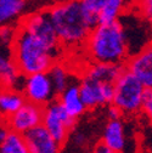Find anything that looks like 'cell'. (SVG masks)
I'll list each match as a JSON object with an SVG mask.
<instances>
[{
    "label": "cell",
    "mask_w": 152,
    "mask_h": 153,
    "mask_svg": "<svg viewBox=\"0 0 152 153\" xmlns=\"http://www.w3.org/2000/svg\"><path fill=\"white\" fill-rule=\"evenodd\" d=\"M20 90L23 94L26 101L43 107L57 97L48 72H37L23 75Z\"/></svg>",
    "instance_id": "obj_7"
},
{
    "label": "cell",
    "mask_w": 152,
    "mask_h": 153,
    "mask_svg": "<svg viewBox=\"0 0 152 153\" xmlns=\"http://www.w3.org/2000/svg\"><path fill=\"white\" fill-rule=\"evenodd\" d=\"M15 29L0 26V88L21 89L23 75L17 69L12 57V40Z\"/></svg>",
    "instance_id": "obj_5"
},
{
    "label": "cell",
    "mask_w": 152,
    "mask_h": 153,
    "mask_svg": "<svg viewBox=\"0 0 152 153\" xmlns=\"http://www.w3.org/2000/svg\"><path fill=\"white\" fill-rule=\"evenodd\" d=\"M23 136L28 153H56L62 149L42 124L26 131Z\"/></svg>",
    "instance_id": "obj_12"
},
{
    "label": "cell",
    "mask_w": 152,
    "mask_h": 153,
    "mask_svg": "<svg viewBox=\"0 0 152 153\" xmlns=\"http://www.w3.org/2000/svg\"><path fill=\"white\" fill-rule=\"evenodd\" d=\"M124 67L145 88H152V48L151 45L145 46L140 52L128 57V60L124 63Z\"/></svg>",
    "instance_id": "obj_11"
},
{
    "label": "cell",
    "mask_w": 152,
    "mask_h": 153,
    "mask_svg": "<svg viewBox=\"0 0 152 153\" xmlns=\"http://www.w3.org/2000/svg\"><path fill=\"white\" fill-rule=\"evenodd\" d=\"M84 45L92 62L124 65L129 57L127 32L119 20L98 23L90 30Z\"/></svg>",
    "instance_id": "obj_1"
},
{
    "label": "cell",
    "mask_w": 152,
    "mask_h": 153,
    "mask_svg": "<svg viewBox=\"0 0 152 153\" xmlns=\"http://www.w3.org/2000/svg\"><path fill=\"white\" fill-rule=\"evenodd\" d=\"M107 116L110 117V119H119L123 117L122 112L113 105H108V109H107Z\"/></svg>",
    "instance_id": "obj_23"
},
{
    "label": "cell",
    "mask_w": 152,
    "mask_h": 153,
    "mask_svg": "<svg viewBox=\"0 0 152 153\" xmlns=\"http://www.w3.org/2000/svg\"><path fill=\"white\" fill-rule=\"evenodd\" d=\"M56 99L59 100L61 106L65 108V111L69 116L75 119H79L86 111V108L80 99L78 82H72L60 94H57V97Z\"/></svg>",
    "instance_id": "obj_13"
},
{
    "label": "cell",
    "mask_w": 152,
    "mask_h": 153,
    "mask_svg": "<svg viewBox=\"0 0 152 153\" xmlns=\"http://www.w3.org/2000/svg\"><path fill=\"white\" fill-rule=\"evenodd\" d=\"M140 112L146 114L147 117L152 116V88H145L142 96H141V103H140Z\"/></svg>",
    "instance_id": "obj_21"
},
{
    "label": "cell",
    "mask_w": 152,
    "mask_h": 153,
    "mask_svg": "<svg viewBox=\"0 0 152 153\" xmlns=\"http://www.w3.org/2000/svg\"><path fill=\"white\" fill-rule=\"evenodd\" d=\"M26 99L21 90L0 88V119H7L23 103Z\"/></svg>",
    "instance_id": "obj_15"
},
{
    "label": "cell",
    "mask_w": 152,
    "mask_h": 153,
    "mask_svg": "<svg viewBox=\"0 0 152 153\" xmlns=\"http://www.w3.org/2000/svg\"><path fill=\"white\" fill-rule=\"evenodd\" d=\"M77 120L65 111L57 99L52 100L44 106L42 125L50 132L54 140L61 147H63L69 137L71 131L74 129Z\"/></svg>",
    "instance_id": "obj_6"
},
{
    "label": "cell",
    "mask_w": 152,
    "mask_h": 153,
    "mask_svg": "<svg viewBox=\"0 0 152 153\" xmlns=\"http://www.w3.org/2000/svg\"><path fill=\"white\" fill-rule=\"evenodd\" d=\"M124 69L122 63H108V62H94L85 72V75L90 78L105 82V83H115L118 75Z\"/></svg>",
    "instance_id": "obj_16"
},
{
    "label": "cell",
    "mask_w": 152,
    "mask_h": 153,
    "mask_svg": "<svg viewBox=\"0 0 152 153\" xmlns=\"http://www.w3.org/2000/svg\"><path fill=\"white\" fill-rule=\"evenodd\" d=\"M78 84L80 99L86 109H95L112 103L113 83L99 82L84 74Z\"/></svg>",
    "instance_id": "obj_8"
},
{
    "label": "cell",
    "mask_w": 152,
    "mask_h": 153,
    "mask_svg": "<svg viewBox=\"0 0 152 153\" xmlns=\"http://www.w3.org/2000/svg\"><path fill=\"white\" fill-rule=\"evenodd\" d=\"M108 0H80V4L86 12L88 20L94 28L99 23V13L105 7Z\"/></svg>",
    "instance_id": "obj_20"
},
{
    "label": "cell",
    "mask_w": 152,
    "mask_h": 153,
    "mask_svg": "<svg viewBox=\"0 0 152 153\" xmlns=\"http://www.w3.org/2000/svg\"><path fill=\"white\" fill-rule=\"evenodd\" d=\"M44 107L35 105L33 102L26 101L15 113L6 119L10 130L25 134L26 131L33 129L37 125H40L43 120Z\"/></svg>",
    "instance_id": "obj_10"
},
{
    "label": "cell",
    "mask_w": 152,
    "mask_h": 153,
    "mask_svg": "<svg viewBox=\"0 0 152 153\" xmlns=\"http://www.w3.org/2000/svg\"><path fill=\"white\" fill-rule=\"evenodd\" d=\"M144 89L145 86L124 67L113 83V99L111 105L116 106L123 116L136 114L140 112Z\"/></svg>",
    "instance_id": "obj_4"
},
{
    "label": "cell",
    "mask_w": 152,
    "mask_h": 153,
    "mask_svg": "<svg viewBox=\"0 0 152 153\" xmlns=\"http://www.w3.org/2000/svg\"><path fill=\"white\" fill-rule=\"evenodd\" d=\"M20 25L23 28H26L31 34H33L35 38H38L40 42H43L46 46H49L51 50L61 53L62 45L54 29L48 11L32 13L25 17Z\"/></svg>",
    "instance_id": "obj_9"
},
{
    "label": "cell",
    "mask_w": 152,
    "mask_h": 153,
    "mask_svg": "<svg viewBox=\"0 0 152 153\" xmlns=\"http://www.w3.org/2000/svg\"><path fill=\"white\" fill-rule=\"evenodd\" d=\"M101 141L111 149L112 153L125 151L127 139L124 125L119 119H110L104 129Z\"/></svg>",
    "instance_id": "obj_14"
},
{
    "label": "cell",
    "mask_w": 152,
    "mask_h": 153,
    "mask_svg": "<svg viewBox=\"0 0 152 153\" xmlns=\"http://www.w3.org/2000/svg\"><path fill=\"white\" fill-rule=\"evenodd\" d=\"M48 74L51 79V83L54 85L56 94H60L66 86H68L72 83L68 68L57 61L51 65V67L48 71Z\"/></svg>",
    "instance_id": "obj_17"
},
{
    "label": "cell",
    "mask_w": 152,
    "mask_h": 153,
    "mask_svg": "<svg viewBox=\"0 0 152 153\" xmlns=\"http://www.w3.org/2000/svg\"><path fill=\"white\" fill-rule=\"evenodd\" d=\"M0 153H28L23 134L10 130L0 145Z\"/></svg>",
    "instance_id": "obj_18"
},
{
    "label": "cell",
    "mask_w": 152,
    "mask_h": 153,
    "mask_svg": "<svg viewBox=\"0 0 152 153\" xmlns=\"http://www.w3.org/2000/svg\"><path fill=\"white\" fill-rule=\"evenodd\" d=\"M48 12L62 46L84 44L92 27L80 0H66L52 6Z\"/></svg>",
    "instance_id": "obj_3"
},
{
    "label": "cell",
    "mask_w": 152,
    "mask_h": 153,
    "mask_svg": "<svg viewBox=\"0 0 152 153\" xmlns=\"http://www.w3.org/2000/svg\"><path fill=\"white\" fill-rule=\"evenodd\" d=\"M135 6L139 9V12L144 18L147 21H151L152 18V0H139L135 4Z\"/></svg>",
    "instance_id": "obj_22"
},
{
    "label": "cell",
    "mask_w": 152,
    "mask_h": 153,
    "mask_svg": "<svg viewBox=\"0 0 152 153\" xmlns=\"http://www.w3.org/2000/svg\"><path fill=\"white\" fill-rule=\"evenodd\" d=\"M11 48L13 61L22 75L48 72L60 57L59 52L51 50L21 25L15 29Z\"/></svg>",
    "instance_id": "obj_2"
},
{
    "label": "cell",
    "mask_w": 152,
    "mask_h": 153,
    "mask_svg": "<svg viewBox=\"0 0 152 153\" xmlns=\"http://www.w3.org/2000/svg\"><path fill=\"white\" fill-rule=\"evenodd\" d=\"M25 0H0V26L13 20L25 9Z\"/></svg>",
    "instance_id": "obj_19"
},
{
    "label": "cell",
    "mask_w": 152,
    "mask_h": 153,
    "mask_svg": "<svg viewBox=\"0 0 152 153\" xmlns=\"http://www.w3.org/2000/svg\"><path fill=\"white\" fill-rule=\"evenodd\" d=\"M127 1V5H135L139 0H125Z\"/></svg>",
    "instance_id": "obj_26"
},
{
    "label": "cell",
    "mask_w": 152,
    "mask_h": 153,
    "mask_svg": "<svg viewBox=\"0 0 152 153\" xmlns=\"http://www.w3.org/2000/svg\"><path fill=\"white\" fill-rule=\"evenodd\" d=\"M94 151H95V152H98V153H112L111 149H110L102 141H100V142H98L96 145H95Z\"/></svg>",
    "instance_id": "obj_25"
},
{
    "label": "cell",
    "mask_w": 152,
    "mask_h": 153,
    "mask_svg": "<svg viewBox=\"0 0 152 153\" xmlns=\"http://www.w3.org/2000/svg\"><path fill=\"white\" fill-rule=\"evenodd\" d=\"M9 131H10V128H9L6 120L5 119H0V145H1L3 141L5 140Z\"/></svg>",
    "instance_id": "obj_24"
}]
</instances>
